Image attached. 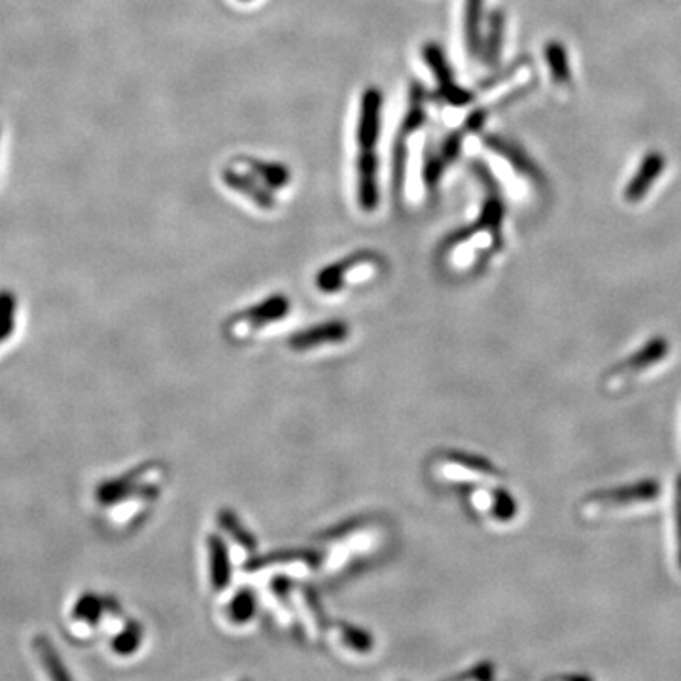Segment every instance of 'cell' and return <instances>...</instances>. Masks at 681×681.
Masks as SVG:
<instances>
[{"label": "cell", "instance_id": "cell-26", "mask_svg": "<svg viewBox=\"0 0 681 681\" xmlns=\"http://www.w3.org/2000/svg\"><path fill=\"white\" fill-rule=\"evenodd\" d=\"M494 678V668L490 663L477 664L472 670L460 674L458 678L451 681H492Z\"/></svg>", "mask_w": 681, "mask_h": 681}, {"label": "cell", "instance_id": "cell-10", "mask_svg": "<svg viewBox=\"0 0 681 681\" xmlns=\"http://www.w3.org/2000/svg\"><path fill=\"white\" fill-rule=\"evenodd\" d=\"M330 638L341 651L356 655V657L371 655L375 649V640L369 632L347 625V623H335Z\"/></svg>", "mask_w": 681, "mask_h": 681}, {"label": "cell", "instance_id": "cell-29", "mask_svg": "<svg viewBox=\"0 0 681 681\" xmlns=\"http://www.w3.org/2000/svg\"><path fill=\"white\" fill-rule=\"evenodd\" d=\"M243 2H248V0H243Z\"/></svg>", "mask_w": 681, "mask_h": 681}, {"label": "cell", "instance_id": "cell-4", "mask_svg": "<svg viewBox=\"0 0 681 681\" xmlns=\"http://www.w3.org/2000/svg\"><path fill=\"white\" fill-rule=\"evenodd\" d=\"M422 57H424L426 65L430 67L434 78H436L437 95H439V99L443 103H447V105L453 106V108L454 106L460 108V106L472 103V93L460 88L456 84L451 67L447 63V57H445V53L437 44H426L422 48Z\"/></svg>", "mask_w": 681, "mask_h": 681}, {"label": "cell", "instance_id": "cell-27", "mask_svg": "<svg viewBox=\"0 0 681 681\" xmlns=\"http://www.w3.org/2000/svg\"><path fill=\"white\" fill-rule=\"evenodd\" d=\"M515 511H517L515 502L507 496L506 492H498L496 500H494V513H496V517L502 519V521H507V519L513 517Z\"/></svg>", "mask_w": 681, "mask_h": 681}, {"label": "cell", "instance_id": "cell-5", "mask_svg": "<svg viewBox=\"0 0 681 681\" xmlns=\"http://www.w3.org/2000/svg\"><path fill=\"white\" fill-rule=\"evenodd\" d=\"M290 311V301L286 297L275 296L267 301H263L262 305L252 307L245 313L235 316L229 326L227 332L231 337L237 339H245L248 335H254V332H260L265 326L282 320V316Z\"/></svg>", "mask_w": 681, "mask_h": 681}, {"label": "cell", "instance_id": "cell-20", "mask_svg": "<svg viewBox=\"0 0 681 681\" xmlns=\"http://www.w3.org/2000/svg\"><path fill=\"white\" fill-rule=\"evenodd\" d=\"M668 354V343L664 341L663 337H657L653 341H649L646 347L634 352L629 360L625 362L623 369L627 371H642L647 367L657 364L659 360H663L664 356Z\"/></svg>", "mask_w": 681, "mask_h": 681}, {"label": "cell", "instance_id": "cell-19", "mask_svg": "<svg viewBox=\"0 0 681 681\" xmlns=\"http://www.w3.org/2000/svg\"><path fill=\"white\" fill-rule=\"evenodd\" d=\"M437 473L456 479L460 473H479V475H492L494 470L490 468L487 460L481 458H473V456H460L454 454L445 458V464L441 466V470L437 468Z\"/></svg>", "mask_w": 681, "mask_h": 681}, {"label": "cell", "instance_id": "cell-15", "mask_svg": "<svg viewBox=\"0 0 681 681\" xmlns=\"http://www.w3.org/2000/svg\"><path fill=\"white\" fill-rule=\"evenodd\" d=\"M256 615V598L254 594L248 593L245 589H241L239 593L233 594V598L229 600L224 608V619L229 625L235 627H243L246 623H250Z\"/></svg>", "mask_w": 681, "mask_h": 681}, {"label": "cell", "instance_id": "cell-23", "mask_svg": "<svg viewBox=\"0 0 681 681\" xmlns=\"http://www.w3.org/2000/svg\"><path fill=\"white\" fill-rule=\"evenodd\" d=\"M142 644V629L137 623H129L125 629L112 640V651L120 657H131L137 653Z\"/></svg>", "mask_w": 681, "mask_h": 681}, {"label": "cell", "instance_id": "cell-2", "mask_svg": "<svg viewBox=\"0 0 681 681\" xmlns=\"http://www.w3.org/2000/svg\"><path fill=\"white\" fill-rule=\"evenodd\" d=\"M426 101H428V93L420 88L419 84H413L409 93V108L403 118L402 127L394 142V152H392V175H394V186L398 192L402 190L403 182H405L409 140L413 139V135L426 123Z\"/></svg>", "mask_w": 681, "mask_h": 681}, {"label": "cell", "instance_id": "cell-24", "mask_svg": "<svg viewBox=\"0 0 681 681\" xmlns=\"http://www.w3.org/2000/svg\"><path fill=\"white\" fill-rule=\"evenodd\" d=\"M547 57H549V67L553 72L555 82H568L570 80V67H568V59L562 44H549L547 46Z\"/></svg>", "mask_w": 681, "mask_h": 681}, {"label": "cell", "instance_id": "cell-16", "mask_svg": "<svg viewBox=\"0 0 681 681\" xmlns=\"http://www.w3.org/2000/svg\"><path fill=\"white\" fill-rule=\"evenodd\" d=\"M241 163L245 165L246 169L252 175L258 176L267 188L279 190L284 188L290 182V171L284 169L282 165H275V163H265V161H258V159H241Z\"/></svg>", "mask_w": 681, "mask_h": 681}, {"label": "cell", "instance_id": "cell-22", "mask_svg": "<svg viewBox=\"0 0 681 681\" xmlns=\"http://www.w3.org/2000/svg\"><path fill=\"white\" fill-rule=\"evenodd\" d=\"M18 301L10 292H0V345L6 343L16 328Z\"/></svg>", "mask_w": 681, "mask_h": 681}, {"label": "cell", "instance_id": "cell-13", "mask_svg": "<svg viewBox=\"0 0 681 681\" xmlns=\"http://www.w3.org/2000/svg\"><path fill=\"white\" fill-rule=\"evenodd\" d=\"M210 583L216 593H222L231 579V564L226 545L218 538L209 540Z\"/></svg>", "mask_w": 681, "mask_h": 681}, {"label": "cell", "instance_id": "cell-7", "mask_svg": "<svg viewBox=\"0 0 681 681\" xmlns=\"http://www.w3.org/2000/svg\"><path fill=\"white\" fill-rule=\"evenodd\" d=\"M224 184L229 186L233 192L245 195L246 199H250L256 207L260 209H273L275 207V199L271 197L269 188L263 184L262 180L256 175H252L248 169H239V167H229L222 175Z\"/></svg>", "mask_w": 681, "mask_h": 681}, {"label": "cell", "instance_id": "cell-6", "mask_svg": "<svg viewBox=\"0 0 681 681\" xmlns=\"http://www.w3.org/2000/svg\"><path fill=\"white\" fill-rule=\"evenodd\" d=\"M349 335V326L345 322H326L296 335L290 341V347L297 352H311L324 347L343 345L349 339Z\"/></svg>", "mask_w": 681, "mask_h": 681}, {"label": "cell", "instance_id": "cell-21", "mask_svg": "<svg viewBox=\"0 0 681 681\" xmlns=\"http://www.w3.org/2000/svg\"><path fill=\"white\" fill-rule=\"evenodd\" d=\"M103 612H105V600L97 598L95 594H84L74 606L72 621L78 627L89 629V627H95L99 623Z\"/></svg>", "mask_w": 681, "mask_h": 681}, {"label": "cell", "instance_id": "cell-25", "mask_svg": "<svg viewBox=\"0 0 681 681\" xmlns=\"http://www.w3.org/2000/svg\"><path fill=\"white\" fill-rule=\"evenodd\" d=\"M502 35H504L502 18H498V14H496V18L492 19V25H490L489 40L483 46L489 63H496L494 59H498V55L502 53Z\"/></svg>", "mask_w": 681, "mask_h": 681}, {"label": "cell", "instance_id": "cell-9", "mask_svg": "<svg viewBox=\"0 0 681 681\" xmlns=\"http://www.w3.org/2000/svg\"><path fill=\"white\" fill-rule=\"evenodd\" d=\"M373 543H375L373 528L352 526L347 532L337 534L335 540L332 538L328 562H330V566H335L339 562H345L354 553H362V551H366L369 547H373Z\"/></svg>", "mask_w": 681, "mask_h": 681}, {"label": "cell", "instance_id": "cell-14", "mask_svg": "<svg viewBox=\"0 0 681 681\" xmlns=\"http://www.w3.org/2000/svg\"><path fill=\"white\" fill-rule=\"evenodd\" d=\"M35 651L36 657L42 664L44 672L48 674L50 681H72L67 666L61 661V657L57 655L55 647L52 646V642L46 636L36 638Z\"/></svg>", "mask_w": 681, "mask_h": 681}, {"label": "cell", "instance_id": "cell-3", "mask_svg": "<svg viewBox=\"0 0 681 681\" xmlns=\"http://www.w3.org/2000/svg\"><path fill=\"white\" fill-rule=\"evenodd\" d=\"M379 269V260L377 256L371 254H358L352 256L345 262L335 263L332 267L324 269L316 284L320 286V290L324 292H337L343 286H352V284H364L367 280L373 279L377 275Z\"/></svg>", "mask_w": 681, "mask_h": 681}, {"label": "cell", "instance_id": "cell-18", "mask_svg": "<svg viewBox=\"0 0 681 681\" xmlns=\"http://www.w3.org/2000/svg\"><path fill=\"white\" fill-rule=\"evenodd\" d=\"M220 526H222V530L229 536L231 547H233V551H235L239 557L246 559V557H250V555L254 553L256 543L252 540V536H250L248 532H245V528L239 524V521H237L231 513H222V515H220Z\"/></svg>", "mask_w": 681, "mask_h": 681}, {"label": "cell", "instance_id": "cell-17", "mask_svg": "<svg viewBox=\"0 0 681 681\" xmlns=\"http://www.w3.org/2000/svg\"><path fill=\"white\" fill-rule=\"evenodd\" d=\"M485 0H466L464 10V35L468 50L475 55L481 50V23H483Z\"/></svg>", "mask_w": 681, "mask_h": 681}, {"label": "cell", "instance_id": "cell-12", "mask_svg": "<svg viewBox=\"0 0 681 681\" xmlns=\"http://www.w3.org/2000/svg\"><path fill=\"white\" fill-rule=\"evenodd\" d=\"M664 159L661 154H649L644 163L640 165V171L630 180L627 188V199L630 203L644 199V195L649 192V188L655 184V180L663 173Z\"/></svg>", "mask_w": 681, "mask_h": 681}, {"label": "cell", "instance_id": "cell-11", "mask_svg": "<svg viewBox=\"0 0 681 681\" xmlns=\"http://www.w3.org/2000/svg\"><path fill=\"white\" fill-rule=\"evenodd\" d=\"M316 566V559L311 553H303V551H290V553H282V555H275L265 560H256L252 566H248V570L252 574H263L271 568H282L290 574H307L311 572Z\"/></svg>", "mask_w": 681, "mask_h": 681}, {"label": "cell", "instance_id": "cell-8", "mask_svg": "<svg viewBox=\"0 0 681 681\" xmlns=\"http://www.w3.org/2000/svg\"><path fill=\"white\" fill-rule=\"evenodd\" d=\"M659 483L657 481H640L629 487H619V489L602 490L593 496V502L604 504V506H629V504H640V502H651L659 496Z\"/></svg>", "mask_w": 681, "mask_h": 681}, {"label": "cell", "instance_id": "cell-1", "mask_svg": "<svg viewBox=\"0 0 681 681\" xmlns=\"http://www.w3.org/2000/svg\"><path fill=\"white\" fill-rule=\"evenodd\" d=\"M383 127V93L369 88L362 93L356 125V193L362 209L379 205V159L377 146Z\"/></svg>", "mask_w": 681, "mask_h": 681}, {"label": "cell", "instance_id": "cell-28", "mask_svg": "<svg viewBox=\"0 0 681 681\" xmlns=\"http://www.w3.org/2000/svg\"><path fill=\"white\" fill-rule=\"evenodd\" d=\"M674 519H676V538H678V562L681 568V475L676 481V500H674Z\"/></svg>", "mask_w": 681, "mask_h": 681}]
</instances>
